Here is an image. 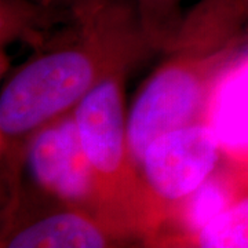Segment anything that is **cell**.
I'll list each match as a JSON object with an SVG mask.
<instances>
[{
  "instance_id": "obj_3",
  "label": "cell",
  "mask_w": 248,
  "mask_h": 248,
  "mask_svg": "<svg viewBox=\"0 0 248 248\" xmlns=\"http://www.w3.org/2000/svg\"><path fill=\"white\" fill-rule=\"evenodd\" d=\"M125 71L101 80L75 108L73 117L95 179L99 215L122 231H149L156 219L128 145Z\"/></svg>"
},
{
  "instance_id": "obj_12",
  "label": "cell",
  "mask_w": 248,
  "mask_h": 248,
  "mask_svg": "<svg viewBox=\"0 0 248 248\" xmlns=\"http://www.w3.org/2000/svg\"><path fill=\"white\" fill-rule=\"evenodd\" d=\"M246 1H247V6H248V0H246Z\"/></svg>"
},
{
  "instance_id": "obj_1",
  "label": "cell",
  "mask_w": 248,
  "mask_h": 248,
  "mask_svg": "<svg viewBox=\"0 0 248 248\" xmlns=\"http://www.w3.org/2000/svg\"><path fill=\"white\" fill-rule=\"evenodd\" d=\"M84 36L53 48L19 68L0 94L1 155L19 159L40 128L72 113L80 101L112 72L140 55L141 27L131 0H107L79 19Z\"/></svg>"
},
{
  "instance_id": "obj_9",
  "label": "cell",
  "mask_w": 248,
  "mask_h": 248,
  "mask_svg": "<svg viewBox=\"0 0 248 248\" xmlns=\"http://www.w3.org/2000/svg\"><path fill=\"white\" fill-rule=\"evenodd\" d=\"M195 246L204 248L248 247V193L234 202L195 236Z\"/></svg>"
},
{
  "instance_id": "obj_7",
  "label": "cell",
  "mask_w": 248,
  "mask_h": 248,
  "mask_svg": "<svg viewBox=\"0 0 248 248\" xmlns=\"http://www.w3.org/2000/svg\"><path fill=\"white\" fill-rule=\"evenodd\" d=\"M203 120L214 130L223 155L248 156V61L228 65L214 84Z\"/></svg>"
},
{
  "instance_id": "obj_4",
  "label": "cell",
  "mask_w": 248,
  "mask_h": 248,
  "mask_svg": "<svg viewBox=\"0 0 248 248\" xmlns=\"http://www.w3.org/2000/svg\"><path fill=\"white\" fill-rule=\"evenodd\" d=\"M222 155L218 137L204 120L151 142L140 163V174L156 223L164 211L169 215L213 175Z\"/></svg>"
},
{
  "instance_id": "obj_5",
  "label": "cell",
  "mask_w": 248,
  "mask_h": 248,
  "mask_svg": "<svg viewBox=\"0 0 248 248\" xmlns=\"http://www.w3.org/2000/svg\"><path fill=\"white\" fill-rule=\"evenodd\" d=\"M24 157L31 177L40 189L68 207L101 217L95 179L80 142L73 112L40 128L28 141Z\"/></svg>"
},
{
  "instance_id": "obj_10",
  "label": "cell",
  "mask_w": 248,
  "mask_h": 248,
  "mask_svg": "<svg viewBox=\"0 0 248 248\" xmlns=\"http://www.w3.org/2000/svg\"><path fill=\"white\" fill-rule=\"evenodd\" d=\"M142 32L153 45H175L181 28V0H131Z\"/></svg>"
},
{
  "instance_id": "obj_11",
  "label": "cell",
  "mask_w": 248,
  "mask_h": 248,
  "mask_svg": "<svg viewBox=\"0 0 248 248\" xmlns=\"http://www.w3.org/2000/svg\"><path fill=\"white\" fill-rule=\"evenodd\" d=\"M37 1L48 10L69 11L78 19L89 17L90 14H93L107 3V0H37Z\"/></svg>"
},
{
  "instance_id": "obj_8",
  "label": "cell",
  "mask_w": 248,
  "mask_h": 248,
  "mask_svg": "<svg viewBox=\"0 0 248 248\" xmlns=\"http://www.w3.org/2000/svg\"><path fill=\"white\" fill-rule=\"evenodd\" d=\"M237 196L239 190L231 175L214 172L197 190L174 207L171 213L175 214L186 234L195 237L210 222L221 215Z\"/></svg>"
},
{
  "instance_id": "obj_2",
  "label": "cell",
  "mask_w": 248,
  "mask_h": 248,
  "mask_svg": "<svg viewBox=\"0 0 248 248\" xmlns=\"http://www.w3.org/2000/svg\"><path fill=\"white\" fill-rule=\"evenodd\" d=\"M237 46V36L189 27L181 31L174 45L178 54L142 86L127 116L128 145L138 170L153 140L203 120L214 84Z\"/></svg>"
},
{
  "instance_id": "obj_6",
  "label": "cell",
  "mask_w": 248,
  "mask_h": 248,
  "mask_svg": "<svg viewBox=\"0 0 248 248\" xmlns=\"http://www.w3.org/2000/svg\"><path fill=\"white\" fill-rule=\"evenodd\" d=\"M122 229L97 214L69 207L48 214L19 228L6 240L9 248H102L109 247Z\"/></svg>"
}]
</instances>
